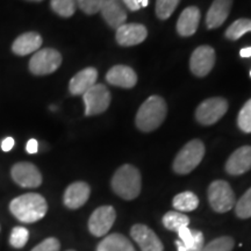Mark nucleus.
<instances>
[{
  "mask_svg": "<svg viewBox=\"0 0 251 251\" xmlns=\"http://www.w3.org/2000/svg\"><path fill=\"white\" fill-rule=\"evenodd\" d=\"M9 211L19 221L34 224L45 218L48 212V203L45 197L39 193H26L12 200Z\"/></svg>",
  "mask_w": 251,
  "mask_h": 251,
  "instance_id": "1",
  "label": "nucleus"
},
{
  "mask_svg": "<svg viewBox=\"0 0 251 251\" xmlns=\"http://www.w3.org/2000/svg\"><path fill=\"white\" fill-rule=\"evenodd\" d=\"M168 113L165 100L158 96L149 97L139 108L135 124L140 130L152 131L163 124Z\"/></svg>",
  "mask_w": 251,
  "mask_h": 251,
  "instance_id": "2",
  "label": "nucleus"
},
{
  "mask_svg": "<svg viewBox=\"0 0 251 251\" xmlns=\"http://www.w3.org/2000/svg\"><path fill=\"white\" fill-rule=\"evenodd\" d=\"M112 190L125 200H133L141 192V175L136 168L130 164L120 166L113 176Z\"/></svg>",
  "mask_w": 251,
  "mask_h": 251,
  "instance_id": "3",
  "label": "nucleus"
},
{
  "mask_svg": "<svg viewBox=\"0 0 251 251\" xmlns=\"http://www.w3.org/2000/svg\"><path fill=\"white\" fill-rule=\"evenodd\" d=\"M205 156V146L200 140H192L185 144L174 161V171L178 175L192 172Z\"/></svg>",
  "mask_w": 251,
  "mask_h": 251,
  "instance_id": "4",
  "label": "nucleus"
},
{
  "mask_svg": "<svg viewBox=\"0 0 251 251\" xmlns=\"http://www.w3.org/2000/svg\"><path fill=\"white\" fill-rule=\"evenodd\" d=\"M62 64V55L52 48L41 49L31 56L29 71L35 76H46L55 72Z\"/></svg>",
  "mask_w": 251,
  "mask_h": 251,
  "instance_id": "5",
  "label": "nucleus"
},
{
  "mask_svg": "<svg viewBox=\"0 0 251 251\" xmlns=\"http://www.w3.org/2000/svg\"><path fill=\"white\" fill-rule=\"evenodd\" d=\"M208 200L213 211L227 213L235 206V194L227 181L215 180L208 187Z\"/></svg>",
  "mask_w": 251,
  "mask_h": 251,
  "instance_id": "6",
  "label": "nucleus"
},
{
  "mask_svg": "<svg viewBox=\"0 0 251 251\" xmlns=\"http://www.w3.org/2000/svg\"><path fill=\"white\" fill-rule=\"evenodd\" d=\"M85 115L92 117L107 111L111 103V93L103 84H96L83 94Z\"/></svg>",
  "mask_w": 251,
  "mask_h": 251,
  "instance_id": "7",
  "label": "nucleus"
},
{
  "mask_svg": "<svg viewBox=\"0 0 251 251\" xmlns=\"http://www.w3.org/2000/svg\"><path fill=\"white\" fill-rule=\"evenodd\" d=\"M228 102L224 98H209L198 106L196 119L199 124L211 126L218 122L226 114Z\"/></svg>",
  "mask_w": 251,
  "mask_h": 251,
  "instance_id": "8",
  "label": "nucleus"
},
{
  "mask_svg": "<svg viewBox=\"0 0 251 251\" xmlns=\"http://www.w3.org/2000/svg\"><path fill=\"white\" fill-rule=\"evenodd\" d=\"M117 219V213L112 206H101L91 214L89 230L96 237H102L111 230Z\"/></svg>",
  "mask_w": 251,
  "mask_h": 251,
  "instance_id": "9",
  "label": "nucleus"
},
{
  "mask_svg": "<svg viewBox=\"0 0 251 251\" xmlns=\"http://www.w3.org/2000/svg\"><path fill=\"white\" fill-rule=\"evenodd\" d=\"M12 179L19 186L25 188H36L42 184V175L33 163L20 162L12 166Z\"/></svg>",
  "mask_w": 251,
  "mask_h": 251,
  "instance_id": "10",
  "label": "nucleus"
},
{
  "mask_svg": "<svg viewBox=\"0 0 251 251\" xmlns=\"http://www.w3.org/2000/svg\"><path fill=\"white\" fill-rule=\"evenodd\" d=\"M215 63V51L209 46H200L190 59V68L197 77H205L212 71Z\"/></svg>",
  "mask_w": 251,
  "mask_h": 251,
  "instance_id": "11",
  "label": "nucleus"
},
{
  "mask_svg": "<svg viewBox=\"0 0 251 251\" xmlns=\"http://www.w3.org/2000/svg\"><path fill=\"white\" fill-rule=\"evenodd\" d=\"M130 236L142 251H164L162 241L146 225H134L130 229Z\"/></svg>",
  "mask_w": 251,
  "mask_h": 251,
  "instance_id": "12",
  "label": "nucleus"
},
{
  "mask_svg": "<svg viewBox=\"0 0 251 251\" xmlns=\"http://www.w3.org/2000/svg\"><path fill=\"white\" fill-rule=\"evenodd\" d=\"M99 12L108 26L115 30L127 20V12L122 0H100Z\"/></svg>",
  "mask_w": 251,
  "mask_h": 251,
  "instance_id": "13",
  "label": "nucleus"
},
{
  "mask_svg": "<svg viewBox=\"0 0 251 251\" xmlns=\"http://www.w3.org/2000/svg\"><path fill=\"white\" fill-rule=\"evenodd\" d=\"M148 36V30L143 25L125 24L117 29L115 39L120 46L131 47L142 43Z\"/></svg>",
  "mask_w": 251,
  "mask_h": 251,
  "instance_id": "14",
  "label": "nucleus"
},
{
  "mask_svg": "<svg viewBox=\"0 0 251 251\" xmlns=\"http://www.w3.org/2000/svg\"><path fill=\"white\" fill-rule=\"evenodd\" d=\"M91 194V188L89 184L84 181H76L72 183L65 190L63 196V202L70 209H78L84 206L89 200Z\"/></svg>",
  "mask_w": 251,
  "mask_h": 251,
  "instance_id": "15",
  "label": "nucleus"
},
{
  "mask_svg": "<svg viewBox=\"0 0 251 251\" xmlns=\"http://www.w3.org/2000/svg\"><path fill=\"white\" fill-rule=\"evenodd\" d=\"M251 169V147L244 146L231 153L226 163V171L231 176H241Z\"/></svg>",
  "mask_w": 251,
  "mask_h": 251,
  "instance_id": "16",
  "label": "nucleus"
},
{
  "mask_svg": "<svg viewBox=\"0 0 251 251\" xmlns=\"http://www.w3.org/2000/svg\"><path fill=\"white\" fill-rule=\"evenodd\" d=\"M98 71L94 68H86L71 78L69 91L72 96H83L86 91L97 84Z\"/></svg>",
  "mask_w": 251,
  "mask_h": 251,
  "instance_id": "17",
  "label": "nucleus"
},
{
  "mask_svg": "<svg viewBox=\"0 0 251 251\" xmlns=\"http://www.w3.org/2000/svg\"><path fill=\"white\" fill-rule=\"evenodd\" d=\"M106 80L111 85L124 87V89H131L136 85L137 76L133 69L127 65H115L109 69L106 75Z\"/></svg>",
  "mask_w": 251,
  "mask_h": 251,
  "instance_id": "18",
  "label": "nucleus"
},
{
  "mask_svg": "<svg viewBox=\"0 0 251 251\" xmlns=\"http://www.w3.org/2000/svg\"><path fill=\"white\" fill-rule=\"evenodd\" d=\"M42 37L35 31H28L21 34L14 40L12 45V51L18 56H27L31 52L39 51L42 46Z\"/></svg>",
  "mask_w": 251,
  "mask_h": 251,
  "instance_id": "19",
  "label": "nucleus"
},
{
  "mask_svg": "<svg viewBox=\"0 0 251 251\" xmlns=\"http://www.w3.org/2000/svg\"><path fill=\"white\" fill-rule=\"evenodd\" d=\"M233 0H214L206 15V25L209 29H214L225 24L230 13Z\"/></svg>",
  "mask_w": 251,
  "mask_h": 251,
  "instance_id": "20",
  "label": "nucleus"
},
{
  "mask_svg": "<svg viewBox=\"0 0 251 251\" xmlns=\"http://www.w3.org/2000/svg\"><path fill=\"white\" fill-rule=\"evenodd\" d=\"M179 240L176 241L177 251H201L203 248V234L199 230H191L183 227L177 231Z\"/></svg>",
  "mask_w": 251,
  "mask_h": 251,
  "instance_id": "21",
  "label": "nucleus"
},
{
  "mask_svg": "<svg viewBox=\"0 0 251 251\" xmlns=\"http://www.w3.org/2000/svg\"><path fill=\"white\" fill-rule=\"evenodd\" d=\"M200 11L196 6H190L181 12L177 23V31L180 36H192L198 29Z\"/></svg>",
  "mask_w": 251,
  "mask_h": 251,
  "instance_id": "22",
  "label": "nucleus"
},
{
  "mask_svg": "<svg viewBox=\"0 0 251 251\" xmlns=\"http://www.w3.org/2000/svg\"><path fill=\"white\" fill-rule=\"evenodd\" d=\"M96 251H136L127 237L121 234H111L98 244Z\"/></svg>",
  "mask_w": 251,
  "mask_h": 251,
  "instance_id": "23",
  "label": "nucleus"
},
{
  "mask_svg": "<svg viewBox=\"0 0 251 251\" xmlns=\"http://www.w3.org/2000/svg\"><path fill=\"white\" fill-rule=\"evenodd\" d=\"M172 205L178 212H192L196 211L199 206V199L193 192L186 191V192H181L177 194L174 198Z\"/></svg>",
  "mask_w": 251,
  "mask_h": 251,
  "instance_id": "24",
  "label": "nucleus"
},
{
  "mask_svg": "<svg viewBox=\"0 0 251 251\" xmlns=\"http://www.w3.org/2000/svg\"><path fill=\"white\" fill-rule=\"evenodd\" d=\"M162 222L166 229L177 233L180 228L188 227V225H190V218L187 215H185L184 213H180L178 211H171L165 213L162 219Z\"/></svg>",
  "mask_w": 251,
  "mask_h": 251,
  "instance_id": "25",
  "label": "nucleus"
},
{
  "mask_svg": "<svg viewBox=\"0 0 251 251\" xmlns=\"http://www.w3.org/2000/svg\"><path fill=\"white\" fill-rule=\"evenodd\" d=\"M251 31V20L250 19H238L234 21L226 30V37L228 40L236 41L242 37L244 34Z\"/></svg>",
  "mask_w": 251,
  "mask_h": 251,
  "instance_id": "26",
  "label": "nucleus"
},
{
  "mask_svg": "<svg viewBox=\"0 0 251 251\" xmlns=\"http://www.w3.org/2000/svg\"><path fill=\"white\" fill-rule=\"evenodd\" d=\"M50 6L56 14L62 18H70L76 12V0H50Z\"/></svg>",
  "mask_w": 251,
  "mask_h": 251,
  "instance_id": "27",
  "label": "nucleus"
},
{
  "mask_svg": "<svg viewBox=\"0 0 251 251\" xmlns=\"http://www.w3.org/2000/svg\"><path fill=\"white\" fill-rule=\"evenodd\" d=\"M235 242L231 237L222 236L211 241L203 246L201 251H231L234 249Z\"/></svg>",
  "mask_w": 251,
  "mask_h": 251,
  "instance_id": "28",
  "label": "nucleus"
},
{
  "mask_svg": "<svg viewBox=\"0 0 251 251\" xmlns=\"http://www.w3.org/2000/svg\"><path fill=\"white\" fill-rule=\"evenodd\" d=\"M180 0H156V14L161 20H166L177 8Z\"/></svg>",
  "mask_w": 251,
  "mask_h": 251,
  "instance_id": "29",
  "label": "nucleus"
},
{
  "mask_svg": "<svg viewBox=\"0 0 251 251\" xmlns=\"http://www.w3.org/2000/svg\"><path fill=\"white\" fill-rule=\"evenodd\" d=\"M235 213L240 219L251 218V187L235 205Z\"/></svg>",
  "mask_w": 251,
  "mask_h": 251,
  "instance_id": "30",
  "label": "nucleus"
},
{
  "mask_svg": "<svg viewBox=\"0 0 251 251\" xmlns=\"http://www.w3.org/2000/svg\"><path fill=\"white\" fill-rule=\"evenodd\" d=\"M29 240V231L25 227H15L9 236V244L15 249H21Z\"/></svg>",
  "mask_w": 251,
  "mask_h": 251,
  "instance_id": "31",
  "label": "nucleus"
},
{
  "mask_svg": "<svg viewBox=\"0 0 251 251\" xmlns=\"http://www.w3.org/2000/svg\"><path fill=\"white\" fill-rule=\"evenodd\" d=\"M237 125L244 133H251V99L244 103V106L238 113Z\"/></svg>",
  "mask_w": 251,
  "mask_h": 251,
  "instance_id": "32",
  "label": "nucleus"
},
{
  "mask_svg": "<svg viewBox=\"0 0 251 251\" xmlns=\"http://www.w3.org/2000/svg\"><path fill=\"white\" fill-rule=\"evenodd\" d=\"M76 4L87 15L98 13L100 8V0H76Z\"/></svg>",
  "mask_w": 251,
  "mask_h": 251,
  "instance_id": "33",
  "label": "nucleus"
},
{
  "mask_svg": "<svg viewBox=\"0 0 251 251\" xmlns=\"http://www.w3.org/2000/svg\"><path fill=\"white\" fill-rule=\"evenodd\" d=\"M61 249V243L57 238L49 237L43 240L40 244L34 247L30 251H59Z\"/></svg>",
  "mask_w": 251,
  "mask_h": 251,
  "instance_id": "34",
  "label": "nucleus"
},
{
  "mask_svg": "<svg viewBox=\"0 0 251 251\" xmlns=\"http://www.w3.org/2000/svg\"><path fill=\"white\" fill-rule=\"evenodd\" d=\"M26 151L30 155H34L39 151V142L35 139H30L26 144Z\"/></svg>",
  "mask_w": 251,
  "mask_h": 251,
  "instance_id": "35",
  "label": "nucleus"
},
{
  "mask_svg": "<svg viewBox=\"0 0 251 251\" xmlns=\"http://www.w3.org/2000/svg\"><path fill=\"white\" fill-rule=\"evenodd\" d=\"M14 143H15V142H14L13 137H11V136L6 137V139L2 140V142H1V149H2V151H5V152L11 151V150L13 149Z\"/></svg>",
  "mask_w": 251,
  "mask_h": 251,
  "instance_id": "36",
  "label": "nucleus"
},
{
  "mask_svg": "<svg viewBox=\"0 0 251 251\" xmlns=\"http://www.w3.org/2000/svg\"><path fill=\"white\" fill-rule=\"evenodd\" d=\"M126 7L130 11H139L141 8L140 4H139V0H122Z\"/></svg>",
  "mask_w": 251,
  "mask_h": 251,
  "instance_id": "37",
  "label": "nucleus"
},
{
  "mask_svg": "<svg viewBox=\"0 0 251 251\" xmlns=\"http://www.w3.org/2000/svg\"><path fill=\"white\" fill-rule=\"evenodd\" d=\"M240 55L242 57H251V47H248V48H243L240 51Z\"/></svg>",
  "mask_w": 251,
  "mask_h": 251,
  "instance_id": "38",
  "label": "nucleus"
},
{
  "mask_svg": "<svg viewBox=\"0 0 251 251\" xmlns=\"http://www.w3.org/2000/svg\"><path fill=\"white\" fill-rule=\"evenodd\" d=\"M148 2L149 0H139L140 7H147V6H148Z\"/></svg>",
  "mask_w": 251,
  "mask_h": 251,
  "instance_id": "39",
  "label": "nucleus"
},
{
  "mask_svg": "<svg viewBox=\"0 0 251 251\" xmlns=\"http://www.w3.org/2000/svg\"><path fill=\"white\" fill-rule=\"evenodd\" d=\"M28 1H34V2H39V1H42V0H28Z\"/></svg>",
  "mask_w": 251,
  "mask_h": 251,
  "instance_id": "40",
  "label": "nucleus"
},
{
  "mask_svg": "<svg viewBox=\"0 0 251 251\" xmlns=\"http://www.w3.org/2000/svg\"><path fill=\"white\" fill-rule=\"evenodd\" d=\"M67 251H76V250H67Z\"/></svg>",
  "mask_w": 251,
  "mask_h": 251,
  "instance_id": "41",
  "label": "nucleus"
},
{
  "mask_svg": "<svg viewBox=\"0 0 251 251\" xmlns=\"http://www.w3.org/2000/svg\"><path fill=\"white\" fill-rule=\"evenodd\" d=\"M250 77H251V71H250Z\"/></svg>",
  "mask_w": 251,
  "mask_h": 251,
  "instance_id": "42",
  "label": "nucleus"
}]
</instances>
